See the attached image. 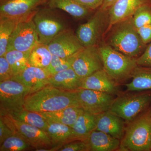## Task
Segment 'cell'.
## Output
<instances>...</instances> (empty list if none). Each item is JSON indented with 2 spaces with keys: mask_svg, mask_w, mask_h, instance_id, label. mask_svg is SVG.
<instances>
[{
  "mask_svg": "<svg viewBox=\"0 0 151 151\" xmlns=\"http://www.w3.org/2000/svg\"><path fill=\"white\" fill-rule=\"evenodd\" d=\"M72 106H79L76 91H65L47 85L29 94L23 108L40 113L53 112Z\"/></svg>",
  "mask_w": 151,
  "mask_h": 151,
  "instance_id": "cell-1",
  "label": "cell"
},
{
  "mask_svg": "<svg viewBox=\"0 0 151 151\" xmlns=\"http://www.w3.org/2000/svg\"><path fill=\"white\" fill-rule=\"evenodd\" d=\"M116 24L109 38L108 45L130 57L139 56L146 45L134 25L132 17Z\"/></svg>",
  "mask_w": 151,
  "mask_h": 151,
  "instance_id": "cell-2",
  "label": "cell"
},
{
  "mask_svg": "<svg viewBox=\"0 0 151 151\" xmlns=\"http://www.w3.org/2000/svg\"><path fill=\"white\" fill-rule=\"evenodd\" d=\"M119 150L151 151V117L147 113L129 123Z\"/></svg>",
  "mask_w": 151,
  "mask_h": 151,
  "instance_id": "cell-3",
  "label": "cell"
},
{
  "mask_svg": "<svg viewBox=\"0 0 151 151\" xmlns=\"http://www.w3.org/2000/svg\"><path fill=\"white\" fill-rule=\"evenodd\" d=\"M103 68L116 83L126 80L138 67L137 58L127 56L108 44L99 47Z\"/></svg>",
  "mask_w": 151,
  "mask_h": 151,
  "instance_id": "cell-4",
  "label": "cell"
},
{
  "mask_svg": "<svg viewBox=\"0 0 151 151\" xmlns=\"http://www.w3.org/2000/svg\"><path fill=\"white\" fill-rule=\"evenodd\" d=\"M151 105V90L124 94L115 98L110 111L129 123L139 116Z\"/></svg>",
  "mask_w": 151,
  "mask_h": 151,
  "instance_id": "cell-5",
  "label": "cell"
},
{
  "mask_svg": "<svg viewBox=\"0 0 151 151\" xmlns=\"http://www.w3.org/2000/svg\"><path fill=\"white\" fill-rule=\"evenodd\" d=\"M36 12L18 23L9 40L6 51L17 50L23 52H30L33 47L39 43L33 19Z\"/></svg>",
  "mask_w": 151,
  "mask_h": 151,
  "instance_id": "cell-6",
  "label": "cell"
},
{
  "mask_svg": "<svg viewBox=\"0 0 151 151\" xmlns=\"http://www.w3.org/2000/svg\"><path fill=\"white\" fill-rule=\"evenodd\" d=\"M48 7L39 9L33 17L40 43L47 45L60 32L66 29L62 19Z\"/></svg>",
  "mask_w": 151,
  "mask_h": 151,
  "instance_id": "cell-7",
  "label": "cell"
},
{
  "mask_svg": "<svg viewBox=\"0 0 151 151\" xmlns=\"http://www.w3.org/2000/svg\"><path fill=\"white\" fill-rule=\"evenodd\" d=\"M29 89L24 84L13 79L0 82L1 113H11L23 109Z\"/></svg>",
  "mask_w": 151,
  "mask_h": 151,
  "instance_id": "cell-8",
  "label": "cell"
},
{
  "mask_svg": "<svg viewBox=\"0 0 151 151\" xmlns=\"http://www.w3.org/2000/svg\"><path fill=\"white\" fill-rule=\"evenodd\" d=\"M76 91L79 106L94 115L110 110L115 99L113 94L91 89L79 88Z\"/></svg>",
  "mask_w": 151,
  "mask_h": 151,
  "instance_id": "cell-9",
  "label": "cell"
},
{
  "mask_svg": "<svg viewBox=\"0 0 151 151\" xmlns=\"http://www.w3.org/2000/svg\"><path fill=\"white\" fill-rule=\"evenodd\" d=\"M81 79L103 69L99 47L96 45L84 47L76 55L71 66Z\"/></svg>",
  "mask_w": 151,
  "mask_h": 151,
  "instance_id": "cell-10",
  "label": "cell"
},
{
  "mask_svg": "<svg viewBox=\"0 0 151 151\" xmlns=\"http://www.w3.org/2000/svg\"><path fill=\"white\" fill-rule=\"evenodd\" d=\"M52 54L67 58L84 48L72 30L65 29L60 32L47 45Z\"/></svg>",
  "mask_w": 151,
  "mask_h": 151,
  "instance_id": "cell-11",
  "label": "cell"
},
{
  "mask_svg": "<svg viewBox=\"0 0 151 151\" xmlns=\"http://www.w3.org/2000/svg\"><path fill=\"white\" fill-rule=\"evenodd\" d=\"M48 0H0V17L22 18L34 13Z\"/></svg>",
  "mask_w": 151,
  "mask_h": 151,
  "instance_id": "cell-12",
  "label": "cell"
},
{
  "mask_svg": "<svg viewBox=\"0 0 151 151\" xmlns=\"http://www.w3.org/2000/svg\"><path fill=\"white\" fill-rule=\"evenodd\" d=\"M7 114L13 125L16 134L24 138L36 150L46 149H48L49 151H52L53 145L46 132L37 127L17 121L12 119L8 113Z\"/></svg>",
  "mask_w": 151,
  "mask_h": 151,
  "instance_id": "cell-13",
  "label": "cell"
},
{
  "mask_svg": "<svg viewBox=\"0 0 151 151\" xmlns=\"http://www.w3.org/2000/svg\"><path fill=\"white\" fill-rule=\"evenodd\" d=\"M103 12L100 9L86 22L78 26L76 35L84 47L96 45L103 27Z\"/></svg>",
  "mask_w": 151,
  "mask_h": 151,
  "instance_id": "cell-14",
  "label": "cell"
},
{
  "mask_svg": "<svg viewBox=\"0 0 151 151\" xmlns=\"http://www.w3.org/2000/svg\"><path fill=\"white\" fill-rule=\"evenodd\" d=\"M146 4H149L148 0H117L108 9L109 27L131 17L138 9Z\"/></svg>",
  "mask_w": 151,
  "mask_h": 151,
  "instance_id": "cell-15",
  "label": "cell"
},
{
  "mask_svg": "<svg viewBox=\"0 0 151 151\" xmlns=\"http://www.w3.org/2000/svg\"><path fill=\"white\" fill-rule=\"evenodd\" d=\"M50 76L46 69L28 65L12 79L24 84L29 89L30 94L48 85Z\"/></svg>",
  "mask_w": 151,
  "mask_h": 151,
  "instance_id": "cell-16",
  "label": "cell"
},
{
  "mask_svg": "<svg viewBox=\"0 0 151 151\" xmlns=\"http://www.w3.org/2000/svg\"><path fill=\"white\" fill-rule=\"evenodd\" d=\"M80 88L89 89L116 94L119 90L117 83L109 76L104 68L82 78Z\"/></svg>",
  "mask_w": 151,
  "mask_h": 151,
  "instance_id": "cell-17",
  "label": "cell"
},
{
  "mask_svg": "<svg viewBox=\"0 0 151 151\" xmlns=\"http://www.w3.org/2000/svg\"><path fill=\"white\" fill-rule=\"evenodd\" d=\"M125 121L111 111L97 115L96 130L110 135L122 141L126 128Z\"/></svg>",
  "mask_w": 151,
  "mask_h": 151,
  "instance_id": "cell-18",
  "label": "cell"
},
{
  "mask_svg": "<svg viewBox=\"0 0 151 151\" xmlns=\"http://www.w3.org/2000/svg\"><path fill=\"white\" fill-rule=\"evenodd\" d=\"M89 151L119 150L121 141L101 131L94 130L85 139Z\"/></svg>",
  "mask_w": 151,
  "mask_h": 151,
  "instance_id": "cell-19",
  "label": "cell"
},
{
  "mask_svg": "<svg viewBox=\"0 0 151 151\" xmlns=\"http://www.w3.org/2000/svg\"><path fill=\"white\" fill-rule=\"evenodd\" d=\"M81 80L71 67L50 76L48 85L65 91H76L80 88Z\"/></svg>",
  "mask_w": 151,
  "mask_h": 151,
  "instance_id": "cell-20",
  "label": "cell"
},
{
  "mask_svg": "<svg viewBox=\"0 0 151 151\" xmlns=\"http://www.w3.org/2000/svg\"><path fill=\"white\" fill-rule=\"evenodd\" d=\"M47 121L48 127L46 132L50 138L53 145L52 151H58L63 145L77 140L71 127L49 120H47Z\"/></svg>",
  "mask_w": 151,
  "mask_h": 151,
  "instance_id": "cell-21",
  "label": "cell"
},
{
  "mask_svg": "<svg viewBox=\"0 0 151 151\" xmlns=\"http://www.w3.org/2000/svg\"><path fill=\"white\" fill-rule=\"evenodd\" d=\"M83 111L80 106H72L53 112L39 113L47 120L65 124L72 128Z\"/></svg>",
  "mask_w": 151,
  "mask_h": 151,
  "instance_id": "cell-22",
  "label": "cell"
},
{
  "mask_svg": "<svg viewBox=\"0 0 151 151\" xmlns=\"http://www.w3.org/2000/svg\"><path fill=\"white\" fill-rule=\"evenodd\" d=\"M131 82L125 84L128 92L151 90V67L138 66L132 75Z\"/></svg>",
  "mask_w": 151,
  "mask_h": 151,
  "instance_id": "cell-23",
  "label": "cell"
},
{
  "mask_svg": "<svg viewBox=\"0 0 151 151\" xmlns=\"http://www.w3.org/2000/svg\"><path fill=\"white\" fill-rule=\"evenodd\" d=\"M97 122V115L82 111L72 127L76 139H85L96 130Z\"/></svg>",
  "mask_w": 151,
  "mask_h": 151,
  "instance_id": "cell-24",
  "label": "cell"
},
{
  "mask_svg": "<svg viewBox=\"0 0 151 151\" xmlns=\"http://www.w3.org/2000/svg\"><path fill=\"white\" fill-rule=\"evenodd\" d=\"M46 4L50 8L64 11L77 19L84 18L92 11L81 5L75 0H48Z\"/></svg>",
  "mask_w": 151,
  "mask_h": 151,
  "instance_id": "cell-25",
  "label": "cell"
},
{
  "mask_svg": "<svg viewBox=\"0 0 151 151\" xmlns=\"http://www.w3.org/2000/svg\"><path fill=\"white\" fill-rule=\"evenodd\" d=\"M12 119L39 128L46 132L48 127L47 120L39 113L24 109L7 113Z\"/></svg>",
  "mask_w": 151,
  "mask_h": 151,
  "instance_id": "cell-26",
  "label": "cell"
},
{
  "mask_svg": "<svg viewBox=\"0 0 151 151\" xmlns=\"http://www.w3.org/2000/svg\"><path fill=\"white\" fill-rule=\"evenodd\" d=\"M52 54L47 45L38 43L30 52L28 64L30 66L45 69L51 62Z\"/></svg>",
  "mask_w": 151,
  "mask_h": 151,
  "instance_id": "cell-27",
  "label": "cell"
},
{
  "mask_svg": "<svg viewBox=\"0 0 151 151\" xmlns=\"http://www.w3.org/2000/svg\"><path fill=\"white\" fill-rule=\"evenodd\" d=\"M24 18L0 17V57L4 56L9 40L13 32L18 23Z\"/></svg>",
  "mask_w": 151,
  "mask_h": 151,
  "instance_id": "cell-28",
  "label": "cell"
},
{
  "mask_svg": "<svg viewBox=\"0 0 151 151\" xmlns=\"http://www.w3.org/2000/svg\"><path fill=\"white\" fill-rule=\"evenodd\" d=\"M29 53L17 50L6 51L4 56L10 65L13 76L18 74L28 66V59Z\"/></svg>",
  "mask_w": 151,
  "mask_h": 151,
  "instance_id": "cell-29",
  "label": "cell"
},
{
  "mask_svg": "<svg viewBox=\"0 0 151 151\" xmlns=\"http://www.w3.org/2000/svg\"><path fill=\"white\" fill-rule=\"evenodd\" d=\"M31 146L26 140L18 134H14L6 139L0 145V151L26 150Z\"/></svg>",
  "mask_w": 151,
  "mask_h": 151,
  "instance_id": "cell-30",
  "label": "cell"
},
{
  "mask_svg": "<svg viewBox=\"0 0 151 151\" xmlns=\"http://www.w3.org/2000/svg\"><path fill=\"white\" fill-rule=\"evenodd\" d=\"M76 54L67 58H62L52 54L51 62L48 67L45 69L51 76L69 68L72 66L74 58Z\"/></svg>",
  "mask_w": 151,
  "mask_h": 151,
  "instance_id": "cell-31",
  "label": "cell"
},
{
  "mask_svg": "<svg viewBox=\"0 0 151 151\" xmlns=\"http://www.w3.org/2000/svg\"><path fill=\"white\" fill-rule=\"evenodd\" d=\"M132 18L137 29L151 24V6L150 4L142 6L135 12Z\"/></svg>",
  "mask_w": 151,
  "mask_h": 151,
  "instance_id": "cell-32",
  "label": "cell"
},
{
  "mask_svg": "<svg viewBox=\"0 0 151 151\" xmlns=\"http://www.w3.org/2000/svg\"><path fill=\"white\" fill-rule=\"evenodd\" d=\"M58 151H89V149L85 140L77 139L63 145Z\"/></svg>",
  "mask_w": 151,
  "mask_h": 151,
  "instance_id": "cell-33",
  "label": "cell"
},
{
  "mask_svg": "<svg viewBox=\"0 0 151 151\" xmlns=\"http://www.w3.org/2000/svg\"><path fill=\"white\" fill-rule=\"evenodd\" d=\"M13 73L5 56L0 57V82L12 79Z\"/></svg>",
  "mask_w": 151,
  "mask_h": 151,
  "instance_id": "cell-34",
  "label": "cell"
},
{
  "mask_svg": "<svg viewBox=\"0 0 151 151\" xmlns=\"http://www.w3.org/2000/svg\"><path fill=\"white\" fill-rule=\"evenodd\" d=\"M137 63L138 66L151 67V42L137 58Z\"/></svg>",
  "mask_w": 151,
  "mask_h": 151,
  "instance_id": "cell-35",
  "label": "cell"
},
{
  "mask_svg": "<svg viewBox=\"0 0 151 151\" xmlns=\"http://www.w3.org/2000/svg\"><path fill=\"white\" fill-rule=\"evenodd\" d=\"M14 134H15L10 127L6 124L1 118H0V145L6 139Z\"/></svg>",
  "mask_w": 151,
  "mask_h": 151,
  "instance_id": "cell-36",
  "label": "cell"
},
{
  "mask_svg": "<svg viewBox=\"0 0 151 151\" xmlns=\"http://www.w3.org/2000/svg\"><path fill=\"white\" fill-rule=\"evenodd\" d=\"M141 39L147 45L151 42V24L147 25L137 29Z\"/></svg>",
  "mask_w": 151,
  "mask_h": 151,
  "instance_id": "cell-37",
  "label": "cell"
},
{
  "mask_svg": "<svg viewBox=\"0 0 151 151\" xmlns=\"http://www.w3.org/2000/svg\"><path fill=\"white\" fill-rule=\"evenodd\" d=\"M78 4L92 10L96 9L103 5L104 0H75Z\"/></svg>",
  "mask_w": 151,
  "mask_h": 151,
  "instance_id": "cell-38",
  "label": "cell"
},
{
  "mask_svg": "<svg viewBox=\"0 0 151 151\" xmlns=\"http://www.w3.org/2000/svg\"><path fill=\"white\" fill-rule=\"evenodd\" d=\"M116 1L117 0H104L103 5L100 7V9L103 12L108 10Z\"/></svg>",
  "mask_w": 151,
  "mask_h": 151,
  "instance_id": "cell-39",
  "label": "cell"
},
{
  "mask_svg": "<svg viewBox=\"0 0 151 151\" xmlns=\"http://www.w3.org/2000/svg\"><path fill=\"white\" fill-rule=\"evenodd\" d=\"M147 114L149 115V116H150L151 117V105L150 106V108L148 109L147 111L146 112Z\"/></svg>",
  "mask_w": 151,
  "mask_h": 151,
  "instance_id": "cell-40",
  "label": "cell"
}]
</instances>
